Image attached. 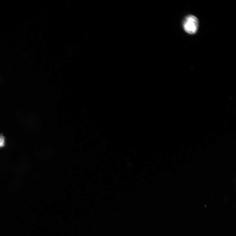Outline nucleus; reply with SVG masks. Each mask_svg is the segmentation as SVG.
Listing matches in <instances>:
<instances>
[{"label":"nucleus","instance_id":"obj_1","mask_svg":"<svg viewBox=\"0 0 236 236\" xmlns=\"http://www.w3.org/2000/svg\"><path fill=\"white\" fill-rule=\"evenodd\" d=\"M183 29L187 33L193 34L196 33L199 27V21L196 17L188 15L184 19L182 23Z\"/></svg>","mask_w":236,"mask_h":236},{"label":"nucleus","instance_id":"obj_2","mask_svg":"<svg viewBox=\"0 0 236 236\" xmlns=\"http://www.w3.org/2000/svg\"><path fill=\"white\" fill-rule=\"evenodd\" d=\"M5 145V139L2 136H0V148L4 146Z\"/></svg>","mask_w":236,"mask_h":236}]
</instances>
